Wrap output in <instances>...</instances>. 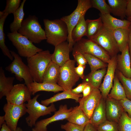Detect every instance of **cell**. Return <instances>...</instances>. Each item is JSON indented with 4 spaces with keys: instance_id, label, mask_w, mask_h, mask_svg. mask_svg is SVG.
Instances as JSON below:
<instances>
[{
    "instance_id": "44dd1931",
    "label": "cell",
    "mask_w": 131,
    "mask_h": 131,
    "mask_svg": "<svg viewBox=\"0 0 131 131\" xmlns=\"http://www.w3.org/2000/svg\"><path fill=\"white\" fill-rule=\"evenodd\" d=\"M66 120L69 122L82 126L85 127L90 123V119L78 106L73 107L70 115Z\"/></svg>"
},
{
    "instance_id": "d6986e66",
    "label": "cell",
    "mask_w": 131,
    "mask_h": 131,
    "mask_svg": "<svg viewBox=\"0 0 131 131\" xmlns=\"http://www.w3.org/2000/svg\"><path fill=\"white\" fill-rule=\"evenodd\" d=\"M70 52L68 42H63L55 47L52 54V61L61 66L70 59Z\"/></svg>"
},
{
    "instance_id": "8992f818",
    "label": "cell",
    "mask_w": 131,
    "mask_h": 131,
    "mask_svg": "<svg viewBox=\"0 0 131 131\" xmlns=\"http://www.w3.org/2000/svg\"><path fill=\"white\" fill-rule=\"evenodd\" d=\"M72 53L79 52L82 55L88 54L100 59L107 64L111 57L103 48L92 41L82 38L75 43L72 49Z\"/></svg>"
},
{
    "instance_id": "f1b7e54d",
    "label": "cell",
    "mask_w": 131,
    "mask_h": 131,
    "mask_svg": "<svg viewBox=\"0 0 131 131\" xmlns=\"http://www.w3.org/2000/svg\"><path fill=\"white\" fill-rule=\"evenodd\" d=\"M107 97L119 101L126 98L124 88L115 73L113 84Z\"/></svg>"
},
{
    "instance_id": "ffe728a7",
    "label": "cell",
    "mask_w": 131,
    "mask_h": 131,
    "mask_svg": "<svg viewBox=\"0 0 131 131\" xmlns=\"http://www.w3.org/2000/svg\"><path fill=\"white\" fill-rule=\"evenodd\" d=\"M106 120L105 102L102 98L93 112L90 119V123L97 128Z\"/></svg>"
},
{
    "instance_id": "d6a6232c",
    "label": "cell",
    "mask_w": 131,
    "mask_h": 131,
    "mask_svg": "<svg viewBox=\"0 0 131 131\" xmlns=\"http://www.w3.org/2000/svg\"><path fill=\"white\" fill-rule=\"evenodd\" d=\"M87 25V33L86 36L90 39L95 35L103 26V23L101 17L98 19L86 20Z\"/></svg>"
},
{
    "instance_id": "e575fe53",
    "label": "cell",
    "mask_w": 131,
    "mask_h": 131,
    "mask_svg": "<svg viewBox=\"0 0 131 131\" xmlns=\"http://www.w3.org/2000/svg\"><path fill=\"white\" fill-rule=\"evenodd\" d=\"M115 73L124 88L126 98L131 100V78L125 77L117 69Z\"/></svg>"
},
{
    "instance_id": "836d02e7",
    "label": "cell",
    "mask_w": 131,
    "mask_h": 131,
    "mask_svg": "<svg viewBox=\"0 0 131 131\" xmlns=\"http://www.w3.org/2000/svg\"><path fill=\"white\" fill-rule=\"evenodd\" d=\"M83 55L90 66L91 72L107 67V64L99 58L88 54Z\"/></svg>"
},
{
    "instance_id": "8fae6325",
    "label": "cell",
    "mask_w": 131,
    "mask_h": 131,
    "mask_svg": "<svg viewBox=\"0 0 131 131\" xmlns=\"http://www.w3.org/2000/svg\"><path fill=\"white\" fill-rule=\"evenodd\" d=\"M25 104L17 105L7 103L4 105L3 109L5 113V122L11 130L16 129L19 119L27 113Z\"/></svg>"
},
{
    "instance_id": "bcb514c9",
    "label": "cell",
    "mask_w": 131,
    "mask_h": 131,
    "mask_svg": "<svg viewBox=\"0 0 131 131\" xmlns=\"http://www.w3.org/2000/svg\"><path fill=\"white\" fill-rule=\"evenodd\" d=\"M126 15L127 19L131 18V0H127Z\"/></svg>"
},
{
    "instance_id": "484cf974",
    "label": "cell",
    "mask_w": 131,
    "mask_h": 131,
    "mask_svg": "<svg viewBox=\"0 0 131 131\" xmlns=\"http://www.w3.org/2000/svg\"><path fill=\"white\" fill-rule=\"evenodd\" d=\"M83 97L82 94H76L73 93L71 90H64L61 93H57L49 98L41 100V104L47 106L49 104L62 99H71L78 102L80 98Z\"/></svg>"
},
{
    "instance_id": "ee69618b",
    "label": "cell",
    "mask_w": 131,
    "mask_h": 131,
    "mask_svg": "<svg viewBox=\"0 0 131 131\" xmlns=\"http://www.w3.org/2000/svg\"><path fill=\"white\" fill-rule=\"evenodd\" d=\"M85 67L86 65H79L74 68L76 74L80 78L83 79H84L85 76L84 74V71Z\"/></svg>"
},
{
    "instance_id": "4fadbf2b",
    "label": "cell",
    "mask_w": 131,
    "mask_h": 131,
    "mask_svg": "<svg viewBox=\"0 0 131 131\" xmlns=\"http://www.w3.org/2000/svg\"><path fill=\"white\" fill-rule=\"evenodd\" d=\"M31 92L27 87L23 84H18L14 85L9 94L6 96L7 103L17 105L28 102L31 99Z\"/></svg>"
},
{
    "instance_id": "f907efd6",
    "label": "cell",
    "mask_w": 131,
    "mask_h": 131,
    "mask_svg": "<svg viewBox=\"0 0 131 131\" xmlns=\"http://www.w3.org/2000/svg\"><path fill=\"white\" fill-rule=\"evenodd\" d=\"M5 122V117L4 115L0 116V128H1L2 125Z\"/></svg>"
},
{
    "instance_id": "9a60e30c",
    "label": "cell",
    "mask_w": 131,
    "mask_h": 131,
    "mask_svg": "<svg viewBox=\"0 0 131 131\" xmlns=\"http://www.w3.org/2000/svg\"><path fill=\"white\" fill-rule=\"evenodd\" d=\"M117 55L111 57L107 63L106 74L104 76L103 81L99 88L102 98L105 100L107 97L113 86V82L117 69Z\"/></svg>"
},
{
    "instance_id": "7dc6e473",
    "label": "cell",
    "mask_w": 131,
    "mask_h": 131,
    "mask_svg": "<svg viewBox=\"0 0 131 131\" xmlns=\"http://www.w3.org/2000/svg\"><path fill=\"white\" fill-rule=\"evenodd\" d=\"M0 131H23L22 129L19 127H17L16 129L12 131L6 125L5 122L2 125Z\"/></svg>"
},
{
    "instance_id": "816d5d0a",
    "label": "cell",
    "mask_w": 131,
    "mask_h": 131,
    "mask_svg": "<svg viewBox=\"0 0 131 131\" xmlns=\"http://www.w3.org/2000/svg\"><path fill=\"white\" fill-rule=\"evenodd\" d=\"M128 19V20L130 21L131 22V18H129V19Z\"/></svg>"
},
{
    "instance_id": "1f68e13d",
    "label": "cell",
    "mask_w": 131,
    "mask_h": 131,
    "mask_svg": "<svg viewBox=\"0 0 131 131\" xmlns=\"http://www.w3.org/2000/svg\"><path fill=\"white\" fill-rule=\"evenodd\" d=\"M26 0H23L18 9L13 14L14 19L10 25V29L13 33L18 32L21 27L25 15L24 7Z\"/></svg>"
},
{
    "instance_id": "277c9868",
    "label": "cell",
    "mask_w": 131,
    "mask_h": 131,
    "mask_svg": "<svg viewBox=\"0 0 131 131\" xmlns=\"http://www.w3.org/2000/svg\"><path fill=\"white\" fill-rule=\"evenodd\" d=\"M92 7L91 0H78L76 8L70 15L63 16L60 19L66 25L68 31L67 41L70 51H71L74 45L71 34L73 30L81 18L85 15L87 11Z\"/></svg>"
},
{
    "instance_id": "7bdbcfd3",
    "label": "cell",
    "mask_w": 131,
    "mask_h": 131,
    "mask_svg": "<svg viewBox=\"0 0 131 131\" xmlns=\"http://www.w3.org/2000/svg\"><path fill=\"white\" fill-rule=\"evenodd\" d=\"M86 82H83L79 84L75 88L71 90L72 92L76 94H79L82 92L83 89L85 86L88 84Z\"/></svg>"
},
{
    "instance_id": "ab89813d",
    "label": "cell",
    "mask_w": 131,
    "mask_h": 131,
    "mask_svg": "<svg viewBox=\"0 0 131 131\" xmlns=\"http://www.w3.org/2000/svg\"><path fill=\"white\" fill-rule=\"evenodd\" d=\"M61 127L66 131H83L85 127L80 126L68 122L65 124H61Z\"/></svg>"
},
{
    "instance_id": "9c48e42d",
    "label": "cell",
    "mask_w": 131,
    "mask_h": 131,
    "mask_svg": "<svg viewBox=\"0 0 131 131\" xmlns=\"http://www.w3.org/2000/svg\"><path fill=\"white\" fill-rule=\"evenodd\" d=\"M90 40L103 48L111 57L117 55L120 51L114 38L113 31L106 29L103 26Z\"/></svg>"
},
{
    "instance_id": "5b68a950",
    "label": "cell",
    "mask_w": 131,
    "mask_h": 131,
    "mask_svg": "<svg viewBox=\"0 0 131 131\" xmlns=\"http://www.w3.org/2000/svg\"><path fill=\"white\" fill-rule=\"evenodd\" d=\"M40 95L38 94L26 104L27 113L28 115L25 118V121L28 126L32 127L35 125L39 117L48 115H51L55 112L56 109L53 103L47 106L40 103L37 99Z\"/></svg>"
},
{
    "instance_id": "2e32d148",
    "label": "cell",
    "mask_w": 131,
    "mask_h": 131,
    "mask_svg": "<svg viewBox=\"0 0 131 131\" xmlns=\"http://www.w3.org/2000/svg\"><path fill=\"white\" fill-rule=\"evenodd\" d=\"M106 100L107 119L118 123L124 111L123 108L119 101L108 97Z\"/></svg>"
},
{
    "instance_id": "b9f144b4",
    "label": "cell",
    "mask_w": 131,
    "mask_h": 131,
    "mask_svg": "<svg viewBox=\"0 0 131 131\" xmlns=\"http://www.w3.org/2000/svg\"><path fill=\"white\" fill-rule=\"evenodd\" d=\"M72 53L74 60L76 62L77 66L79 65H85L87 63L86 58L82 54L78 52Z\"/></svg>"
},
{
    "instance_id": "60d3db41",
    "label": "cell",
    "mask_w": 131,
    "mask_h": 131,
    "mask_svg": "<svg viewBox=\"0 0 131 131\" xmlns=\"http://www.w3.org/2000/svg\"><path fill=\"white\" fill-rule=\"evenodd\" d=\"M119 101L124 111L127 112L128 116L131 118V100L126 98Z\"/></svg>"
},
{
    "instance_id": "603a6c76",
    "label": "cell",
    "mask_w": 131,
    "mask_h": 131,
    "mask_svg": "<svg viewBox=\"0 0 131 131\" xmlns=\"http://www.w3.org/2000/svg\"><path fill=\"white\" fill-rule=\"evenodd\" d=\"M30 90L32 95H34L41 91L52 92L54 93L64 91L57 84L48 83H39L33 82L30 84Z\"/></svg>"
},
{
    "instance_id": "52a82bcc",
    "label": "cell",
    "mask_w": 131,
    "mask_h": 131,
    "mask_svg": "<svg viewBox=\"0 0 131 131\" xmlns=\"http://www.w3.org/2000/svg\"><path fill=\"white\" fill-rule=\"evenodd\" d=\"M7 36L20 56L27 58L43 51L17 32L8 33Z\"/></svg>"
},
{
    "instance_id": "cb8c5ba5",
    "label": "cell",
    "mask_w": 131,
    "mask_h": 131,
    "mask_svg": "<svg viewBox=\"0 0 131 131\" xmlns=\"http://www.w3.org/2000/svg\"><path fill=\"white\" fill-rule=\"evenodd\" d=\"M60 66L51 61L43 75L42 82L57 84L59 78Z\"/></svg>"
},
{
    "instance_id": "681fc988",
    "label": "cell",
    "mask_w": 131,
    "mask_h": 131,
    "mask_svg": "<svg viewBox=\"0 0 131 131\" xmlns=\"http://www.w3.org/2000/svg\"><path fill=\"white\" fill-rule=\"evenodd\" d=\"M129 41L128 45L131 61V25L129 28Z\"/></svg>"
},
{
    "instance_id": "f6af8a7d",
    "label": "cell",
    "mask_w": 131,
    "mask_h": 131,
    "mask_svg": "<svg viewBox=\"0 0 131 131\" xmlns=\"http://www.w3.org/2000/svg\"><path fill=\"white\" fill-rule=\"evenodd\" d=\"M92 88L89 84H88L84 87L83 90L82 97L85 98L88 96L90 93Z\"/></svg>"
},
{
    "instance_id": "4dcf8cb0",
    "label": "cell",
    "mask_w": 131,
    "mask_h": 131,
    "mask_svg": "<svg viewBox=\"0 0 131 131\" xmlns=\"http://www.w3.org/2000/svg\"><path fill=\"white\" fill-rule=\"evenodd\" d=\"M8 15L7 13L0 15V47L4 55L13 61L14 58L5 44V36L3 28L5 20Z\"/></svg>"
},
{
    "instance_id": "ba28073f",
    "label": "cell",
    "mask_w": 131,
    "mask_h": 131,
    "mask_svg": "<svg viewBox=\"0 0 131 131\" xmlns=\"http://www.w3.org/2000/svg\"><path fill=\"white\" fill-rule=\"evenodd\" d=\"M14 58L12 62L6 67V70L15 74L16 79L20 82L24 80L30 90V84L33 81L27 65L23 62L19 55L13 51H10Z\"/></svg>"
},
{
    "instance_id": "5bb4252c",
    "label": "cell",
    "mask_w": 131,
    "mask_h": 131,
    "mask_svg": "<svg viewBox=\"0 0 131 131\" xmlns=\"http://www.w3.org/2000/svg\"><path fill=\"white\" fill-rule=\"evenodd\" d=\"M73 108L68 109L66 105H61L58 110L55 112L51 117L36 122L32 131H48L47 126L50 123L55 121L66 119L73 110Z\"/></svg>"
},
{
    "instance_id": "e0dca14e",
    "label": "cell",
    "mask_w": 131,
    "mask_h": 131,
    "mask_svg": "<svg viewBox=\"0 0 131 131\" xmlns=\"http://www.w3.org/2000/svg\"><path fill=\"white\" fill-rule=\"evenodd\" d=\"M117 55V69L125 77L131 78V61L128 45Z\"/></svg>"
},
{
    "instance_id": "d4e9b609",
    "label": "cell",
    "mask_w": 131,
    "mask_h": 131,
    "mask_svg": "<svg viewBox=\"0 0 131 131\" xmlns=\"http://www.w3.org/2000/svg\"><path fill=\"white\" fill-rule=\"evenodd\" d=\"M14 77H7L2 67H0V99L6 96L13 88L15 79Z\"/></svg>"
},
{
    "instance_id": "c3c4849f",
    "label": "cell",
    "mask_w": 131,
    "mask_h": 131,
    "mask_svg": "<svg viewBox=\"0 0 131 131\" xmlns=\"http://www.w3.org/2000/svg\"><path fill=\"white\" fill-rule=\"evenodd\" d=\"M83 131H97V130L96 128L90 123L85 126Z\"/></svg>"
},
{
    "instance_id": "74e56055",
    "label": "cell",
    "mask_w": 131,
    "mask_h": 131,
    "mask_svg": "<svg viewBox=\"0 0 131 131\" xmlns=\"http://www.w3.org/2000/svg\"><path fill=\"white\" fill-rule=\"evenodd\" d=\"M97 131H119L118 123L106 120L96 128Z\"/></svg>"
},
{
    "instance_id": "6da1fadb",
    "label": "cell",
    "mask_w": 131,
    "mask_h": 131,
    "mask_svg": "<svg viewBox=\"0 0 131 131\" xmlns=\"http://www.w3.org/2000/svg\"><path fill=\"white\" fill-rule=\"evenodd\" d=\"M52 54L48 50L26 58L27 66L33 82H42L44 74L52 61Z\"/></svg>"
},
{
    "instance_id": "3957f363",
    "label": "cell",
    "mask_w": 131,
    "mask_h": 131,
    "mask_svg": "<svg viewBox=\"0 0 131 131\" xmlns=\"http://www.w3.org/2000/svg\"><path fill=\"white\" fill-rule=\"evenodd\" d=\"M18 32L35 43H39L46 39L45 30L35 15H29L24 20Z\"/></svg>"
},
{
    "instance_id": "ac0fdd59",
    "label": "cell",
    "mask_w": 131,
    "mask_h": 131,
    "mask_svg": "<svg viewBox=\"0 0 131 131\" xmlns=\"http://www.w3.org/2000/svg\"><path fill=\"white\" fill-rule=\"evenodd\" d=\"M102 19L104 27L113 31L118 28L128 29L131 22L128 20L120 19L111 16L110 14H99Z\"/></svg>"
},
{
    "instance_id": "f546056e",
    "label": "cell",
    "mask_w": 131,
    "mask_h": 131,
    "mask_svg": "<svg viewBox=\"0 0 131 131\" xmlns=\"http://www.w3.org/2000/svg\"><path fill=\"white\" fill-rule=\"evenodd\" d=\"M85 16L81 18L72 32V38L74 44L80 40L83 36H86L87 25Z\"/></svg>"
},
{
    "instance_id": "8d00e7d4",
    "label": "cell",
    "mask_w": 131,
    "mask_h": 131,
    "mask_svg": "<svg viewBox=\"0 0 131 131\" xmlns=\"http://www.w3.org/2000/svg\"><path fill=\"white\" fill-rule=\"evenodd\" d=\"M119 131H131V118L124 111L118 122Z\"/></svg>"
},
{
    "instance_id": "7402d4cb",
    "label": "cell",
    "mask_w": 131,
    "mask_h": 131,
    "mask_svg": "<svg viewBox=\"0 0 131 131\" xmlns=\"http://www.w3.org/2000/svg\"><path fill=\"white\" fill-rule=\"evenodd\" d=\"M106 68H105L91 72L85 76L83 82H87L92 88L99 89L102 79L106 74Z\"/></svg>"
},
{
    "instance_id": "7c38bea8",
    "label": "cell",
    "mask_w": 131,
    "mask_h": 131,
    "mask_svg": "<svg viewBox=\"0 0 131 131\" xmlns=\"http://www.w3.org/2000/svg\"><path fill=\"white\" fill-rule=\"evenodd\" d=\"M102 98L99 89L92 88L90 94L88 96L79 98L78 106L90 119L94 111Z\"/></svg>"
},
{
    "instance_id": "7a4b0ae2",
    "label": "cell",
    "mask_w": 131,
    "mask_h": 131,
    "mask_svg": "<svg viewBox=\"0 0 131 131\" xmlns=\"http://www.w3.org/2000/svg\"><path fill=\"white\" fill-rule=\"evenodd\" d=\"M47 42L55 47L67 40L68 31L65 23L60 19L43 20Z\"/></svg>"
},
{
    "instance_id": "4316f807",
    "label": "cell",
    "mask_w": 131,
    "mask_h": 131,
    "mask_svg": "<svg viewBox=\"0 0 131 131\" xmlns=\"http://www.w3.org/2000/svg\"><path fill=\"white\" fill-rule=\"evenodd\" d=\"M111 13L123 20L126 16L127 0H107Z\"/></svg>"
},
{
    "instance_id": "83f0119b",
    "label": "cell",
    "mask_w": 131,
    "mask_h": 131,
    "mask_svg": "<svg viewBox=\"0 0 131 131\" xmlns=\"http://www.w3.org/2000/svg\"><path fill=\"white\" fill-rule=\"evenodd\" d=\"M113 34L120 51L121 52L128 45L129 28L117 29L113 31Z\"/></svg>"
},
{
    "instance_id": "30bf717a",
    "label": "cell",
    "mask_w": 131,
    "mask_h": 131,
    "mask_svg": "<svg viewBox=\"0 0 131 131\" xmlns=\"http://www.w3.org/2000/svg\"><path fill=\"white\" fill-rule=\"evenodd\" d=\"M75 62L70 59L60 67L57 83L64 90H71L79 79L74 70Z\"/></svg>"
},
{
    "instance_id": "d590c367",
    "label": "cell",
    "mask_w": 131,
    "mask_h": 131,
    "mask_svg": "<svg viewBox=\"0 0 131 131\" xmlns=\"http://www.w3.org/2000/svg\"><path fill=\"white\" fill-rule=\"evenodd\" d=\"M92 7L98 10L102 14H108L111 13V9L109 5L105 0H91Z\"/></svg>"
},
{
    "instance_id": "f35d334b",
    "label": "cell",
    "mask_w": 131,
    "mask_h": 131,
    "mask_svg": "<svg viewBox=\"0 0 131 131\" xmlns=\"http://www.w3.org/2000/svg\"><path fill=\"white\" fill-rule=\"evenodd\" d=\"M21 0H7L5 9L2 11L4 13L13 14L18 9L21 4Z\"/></svg>"
}]
</instances>
